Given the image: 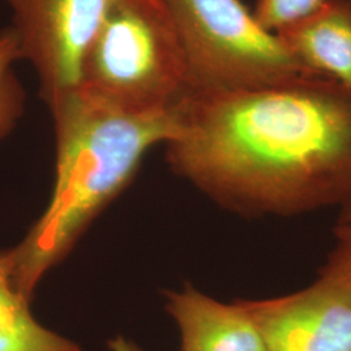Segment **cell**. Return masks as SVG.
<instances>
[{"mask_svg":"<svg viewBox=\"0 0 351 351\" xmlns=\"http://www.w3.org/2000/svg\"><path fill=\"white\" fill-rule=\"evenodd\" d=\"M110 351H145L133 341L125 339L123 336H117L108 343Z\"/></svg>","mask_w":351,"mask_h":351,"instance_id":"obj_13","label":"cell"},{"mask_svg":"<svg viewBox=\"0 0 351 351\" xmlns=\"http://www.w3.org/2000/svg\"><path fill=\"white\" fill-rule=\"evenodd\" d=\"M181 351H267L262 332L243 300L226 303L186 285L165 294Z\"/></svg>","mask_w":351,"mask_h":351,"instance_id":"obj_7","label":"cell"},{"mask_svg":"<svg viewBox=\"0 0 351 351\" xmlns=\"http://www.w3.org/2000/svg\"><path fill=\"white\" fill-rule=\"evenodd\" d=\"M20 60L19 39L8 26L0 30V141L11 134L25 111V90L14 71Z\"/></svg>","mask_w":351,"mask_h":351,"instance_id":"obj_10","label":"cell"},{"mask_svg":"<svg viewBox=\"0 0 351 351\" xmlns=\"http://www.w3.org/2000/svg\"><path fill=\"white\" fill-rule=\"evenodd\" d=\"M267 351H351V282L319 275L285 295L243 300Z\"/></svg>","mask_w":351,"mask_h":351,"instance_id":"obj_6","label":"cell"},{"mask_svg":"<svg viewBox=\"0 0 351 351\" xmlns=\"http://www.w3.org/2000/svg\"><path fill=\"white\" fill-rule=\"evenodd\" d=\"M47 106L56 139L53 190L45 213L11 250L13 281L30 298L40 278L130 184L149 150L165 145L177 128V106L139 111L84 86Z\"/></svg>","mask_w":351,"mask_h":351,"instance_id":"obj_2","label":"cell"},{"mask_svg":"<svg viewBox=\"0 0 351 351\" xmlns=\"http://www.w3.org/2000/svg\"><path fill=\"white\" fill-rule=\"evenodd\" d=\"M167 162L228 211L298 216L351 195V91L320 75L188 90Z\"/></svg>","mask_w":351,"mask_h":351,"instance_id":"obj_1","label":"cell"},{"mask_svg":"<svg viewBox=\"0 0 351 351\" xmlns=\"http://www.w3.org/2000/svg\"><path fill=\"white\" fill-rule=\"evenodd\" d=\"M276 36L307 73L351 91V7L345 0H326Z\"/></svg>","mask_w":351,"mask_h":351,"instance_id":"obj_8","label":"cell"},{"mask_svg":"<svg viewBox=\"0 0 351 351\" xmlns=\"http://www.w3.org/2000/svg\"><path fill=\"white\" fill-rule=\"evenodd\" d=\"M326 0H256L252 11L258 23L271 33L315 12Z\"/></svg>","mask_w":351,"mask_h":351,"instance_id":"obj_11","label":"cell"},{"mask_svg":"<svg viewBox=\"0 0 351 351\" xmlns=\"http://www.w3.org/2000/svg\"><path fill=\"white\" fill-rule=\"evenodd\" d=\"M12 251L0 250V351H81L75 341L42 326L30 297L13 281Z\"/></svg>","mask_w":351,"mask_h":351,"instance_id":"obj_9","label":"cell"},{"mask_svg":"<svg viewBox=\"0 0 351 351\" xmlns=\"http://www.w3.org/2000/svg\"><path fill=\"white\" fill-rule=\"evenodd\" d=\"M21 59L32 64L49 104L80 86L81 66L112 0H4Z\"/></svg>","mask_w":351,"mask_h":351,"instance_id":"obj_5","label":"cell"},{"mask_svg":"<svg viewBox=\"0 0 351 351\" xmlns=\"http://www.w3.org/2000/svg\"><path fill=\"white\" fill-rule=\"evenodd\" d=\"M188 66L189 90L275 85L307 73L241 0H164Z\"/></svg>","mask_w":351,"mask_h":351,"instance_id":"obj_4","label":"cell"},{"mask_svg":"<svg viewBox=\"0 0 351 351\" xmlns=\"http://www.w3.org/2000/svg\"><path fill=\"white\" fill-rule=\"evenodd\" d=\"M333 239L335 245L319 275L351 282V195L339 206Z\"/></svg>","mask_w":351,"mask_h":351,"instance_id":"obj_12","label":"cell"},{"mask_svg":"<svg viewBox=\"0 0 351 351\" xmlns=\"http://www.w3.org/2000/svg\"><path fill=\"white\" fill-rule=\"evenodd\" d=\"M80 86L139 111L177 106L189 90L188 66L164 0H112L84 58Z\"/></svg>","mask_w":351,"mask_h":351,"instance_id":"obj_3","label":"cell"},{"mask_svg":"<svg viewBox=\"0 0 351 351\" xmlns=\"http://www.w3.org/2000/svg\"><path fill=\"white\" fill-rule=\"evenodd\" d=\"M345 1H346V3H348V4L351 7V0H345Z\"/></svg>","mask_w":351,"mask_h":351,"instance_id":"obj_14","label":"cell"}]
</instances>
